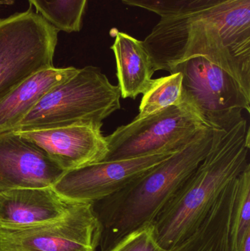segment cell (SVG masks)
<instances>
[{
    "label": "cell",
    "instance_id": "6da1fadb",
    "mask_svg": "<svg viewBox=\"0 0 250 251\" xmlns=\"http://www.w3.org/2000/svg\"><path fill=\"white\" fill-rule=\"evenodd\" d=\"M142 41L156 72H170L203 56L233 76L250 97V0H227L196 13L161 18Z\"/></svg>",
    "mask_w": 250,
    "mask_h": 251
},
{
    "label": "cell",
    "instance_id": "7a4b0ae2",
    "mask_svg": "<svg viewBox=\"0 0 250 251\" xmlns=\"http://www.w3.org/2000/svg\"><path fill=\"white\" fill-rule=\"evenodd\" d=\"M250 149V127L245 118L228 129H214L205 159L153 221L160 247L170 249L198 229L225 187L249 165Z\"/></svg>",
    "mask_w": 250,
    "mask_h": 251
},
{
    "label": "cell",
    "instance_id": "3957f363",
    "mask_svg": "<svg viewBox=\"0 0 250 251\" xmlns=\"http://www.w3.org/2000/svg\"><path fill=\"white\" fill-rule=\"evenodd\" d=\"M214 129L206 127L183 149L156 165L117 193L93 203L101 225V251L135 230L152 224L211 149Z\"/></svg>",
    "mask_w": 250,
    "mask_h": 251
},
{
    "label": "cell",
    "instance_id": "277c9868",
    "mask_svg": "<svg viewBox=\"0 0 250 251\" xmlns=\"http://www.w3.org/2000/svg\"><path fill=\"white\" fill-rule=\"evenodd\" d=\"M120 99L118 85H113L99 68L78 69L49 90L15 131L78 125L101 128L106 119L120 110Z\"/></svg>",
    "mask_w": 250,
    "mask_h": 251
},
{
    "label": "cell",
    "instance_id": "5b68a950",
    "mask_svg": "<svg viewBox=\"0 0 250 251\" xmlns=\"http://www.w3.org/2000/svg\"><path fill=\"white\" fill-rule=\"evenodd\" d=\"M58 32L32 7L0 19V98L54 66Z\"/></svg>",
    "mask_w": 250,
    "mask_h": 251
},
{
    "label": "cell",
    "instance_id": "8992f818",
    "mask_svg": "<svg viewBox=\"0 0 250 251\" xmlns=\"http://www.w3.org/2000/svg\"><path fill=\"white\" fill-rule=\"evenodd\" d=\"M183 101L142 119H134L105 137L108 152L104 162L125 160L159 153H176L206 128ZM102 161V162H103Z\"/></svg>",
    "mask_w": 250,
    "mask_h": 251
},
{
    "label": "cell",
    "instance_id": "52a82bcc",
    "mask_svg": "<svg viewBox=\"0 0 250 251\" xmlns=\"http://www.w3.org/2000/svg\"><path fill=\"white\" fill-rule=\"evenodd\" d=\"M182 73L183 101L213 129L227 130L250 113V97L233 76L203 56L172 68Z\"/></svg>",
    "mask_w": 250,
    "mask_h": 251
},
{
    "label": "cell",
    "instance_id": "ba28073f",
    "mask_svg": "<svg viewBox=\"0 0 250 251\" xmlns=\"http://www.w3.org/2000/svg\"><path fill=\"white\" fill-rule=\"evenodd\" d=\"M101 231L93 203L76 202L54 221L24 228H0V251H96Z\"/></svg>",
    "mask_w": 250,
    "mask_h": 251
},
{
    "label": "cell",
    "instance_id": "9c48e42d",
    "mask_svg": "<svg viewBox=\"0 0 250 251\" xmlns=\"http://www.w3.org/2000/svg\"><path fill=\"white\" fill-rule=\"evenodd\" d=\"M173 153L91 164L65 173L52 187L70 201L95 203L117 193Z\"/></svg>",
    "mask_w": 250,
    "mask_h": 251
},
{
    "label": "cell",
    "instance_id": "30bf717a",
    "mask_svg": "<svg viewBox=\"0 0 250 251\" xmlns=\"http://www.w3.org/2000/svg\"><path fill=\"white\" fill-rule=\"evenodd\" d=\"M66 173L16 131L0 134V192L51 187Z\"/></svg>",
    "mask_w": 250,
    "mask_h": 251
},
{
    "label": "cell",
    "instance_id": "8fae6325",
    "mask_svg": "<svg viewBox=\"0 0 250 251\" xmlns=\"http://www.w3.org/2000/svg\"><path fill=\"white\" fill-rule=\"evenodd\" d=\"M14 131L42 149L66 172L102 162L108 152L105 137L96 126Z\"/></svg>",
    "mask_w": 250,
    "mask_h": 251
},
{
    "label": "cell",
    "instance_id": "7c38bea8",
    "mask_svg": "<svg viewBox=\"0 0 250 251\" xmlns=\"http://www.w3.org/2000/svg\"><path fill=\"white\" fill-rule=\"evenodd\" d=\"M76 202L51 187L0 192V228H19L58 219Z\"/></svg>",
    "mask_w": 250,
    "mask_h": 251
},
{
    "label": "cell",
    "instance_id": "4fadbf2b",
    "mask_svg": "<svg viewBox=\"0 0 250 251\" xmlns=\"http://www.w3.org/2000/svg\"><path fill=\"white\" fill-rule=\"evenodd\" d=\"M74 67L54 66L40 71L0 98V134L13 131L53 87L77 72Z\"/></svg>",
    "mask_w": 250,
    "mask_h": 251
},
{
    "label": "cell",
    "instance_id": "5bb4252c",
    "mask_svg": "<svg viewBox=\"0 0 250 251\" xmlns=\"http://www.w3.org/2000/svg\"><path fill=\"white\" fill-rule=\"evenodd\" d=\"M111 50L117 66L118 87L121 98L135 100L146 91L155 73L151 57L142 41L117 29Z\"/></svg>",
    "mask_w": 250,
    "mask_h": 251
},
{
    "label": "cell",
    "instance_id": "9a60e30c",
    "mask_svg": "<svg viewBox=\"0 0 250 251\" xmlns=\"http://www.w3.org/2000/svg\"><path fill=\"white\" fill-rule=\"evenodd\" d=\"M236 178L225 187L198 229L182 243L159 251H233L230 224Z\"/></svg>",
    "mask_w": 250,
    "mask_h": 251
},
{
    "label": "cell",
    "instance_id": "2e32d148",
    "mask_svg": "<svg viewBox=\"0 0 250 251\" xmlns=\"http://www.w3.org/2000/svg\"><path fill=\"white\" fill-rule=\"evenodd\" d=\"M182 79L180 72L152 79L148 89L142 94L139 114L135 119H142L183 103Z\"/></svg>",
    "mask_w": 250,
    "mask_h": 251
},
{
    "label": "cell",
    "instance_id": "e0dca14e",
    "mask_svg": "<svg viewBox=\"0 0 250 251\" xmlns=\"http://www.w3.org/2000/svg\"><path fill=\"white\" fill-rule=\"evenodd\" d=\"M88 0H29L37 13L59 31L79 32Z\"/></svg>",
    "mask_w": 250,
    "mask_h": 251
},
{
    "label": "cell",
    "instance_id": "ac0fdd59",
    "mask_svg": "<svg viewBox=\"0 0 250 251\" xmlns=\"http://www.w3.org/2000/svg\"><path fill=\"white\" fill-rule=\"evenodd\" d=\"M250 232V163L236 177V193L230 224L232 250L239 251Z\"/></svg>",
    "mask_w": 250,
    "mask_h": 251
},
{
    "label": "cell",
    "instance_id": "d6986e66",
    "mask_svg": "<svg viewBox=\"0 0 250 251\" xmlns=\"http://www.w3.org/2000/svg\"><path fill=\"white\" fill-rule=\"evenodd\" d=\"M226 1L227 0H122L123 4L145 9L161 18L196 13Z\"/></svg>",
    "mask_w": 250,
    "mask_h": 251
},
{
    "label": "cell",
    "instance_id": "ffe728a7",
    "mask_svg": "<svg viewBox=\"0 0 250 251\" xmlns=\"http://www.w3.org/2000/svg\"><path fill=\"white\" fill-rule=\"evenodd\" d=\"M239 251H250V232L247 234Z\"/></svg>",
    "mask_w": 250,
    "mask_h": 251
},
{
    "label": "cell",
    "instance_id": "44dd1931",
    "mask_svg": "<svg viewBox=\"0 0 250 251\" xmlns=\"http://www.w3.org/2000/svg\"><path fill=\"white\" fill-rule=\"evenodd\" d=\"M13 0H0V10L1 7L13 4Z\"/></svg>",
    "mask_w": 250,
    "mask_h": 251
}]
</instances>
